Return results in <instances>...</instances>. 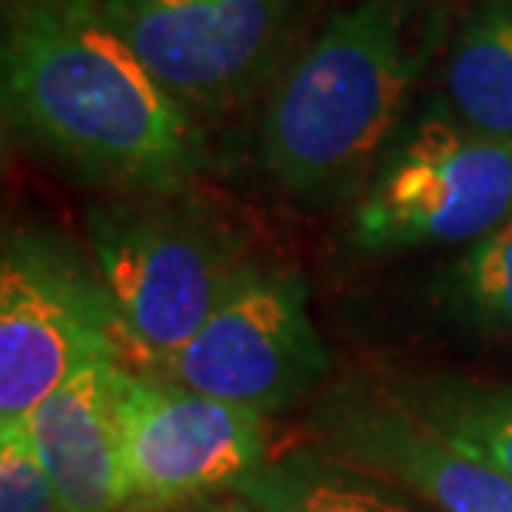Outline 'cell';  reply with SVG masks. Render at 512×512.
Wrapping results in <instances>:
<instances>
[{
	"label": "cell",
	"instance_id": "1",
	"mask_svg": "<svg viewBox=\"0 0 512 512\" xmlns=\"http://www.w3.org/2000/svg\"><path fill=\"white\" fill-rule=\"evenodd\" d=\"M0 80L7 124L87 177L167 193L200 170V120L94 0L20 7L4 30Z\"/></svg>",
	"mask_w": 512,
	"mask_h": 512
},
{
	"label": "cell",
	"instance_id": "2",
	"mask_svg": "<svg viewBox=\"0 0 512 512\" xmlns=\"http://www.w3.org/2000/svg\"><path fill=\"white\" fill-rule=\"evenodd\" d=\"M403 0H360L326 20L276 80L263 117V163L286 190L336 203L366 187L406 124L409 94L433 54Z\"/></svg>",
	"mask_w": 512,
	"mask_h": 512
},
{
	"label": "cell",
	"instance_id": "3",
	"mask_svg": "<svg viewBox=\"0 0 512 512\" xmlns=\"http://www.w3.org/2000/svg\"><path fill=\"white\" fill-rule=\"evenodd\" d=\"M90 240L117 360L137 373H157L183 350L253 266L227 227L180 207L94 210Z\"/></svg>",
	"mask_w": 512,
	"mask_h": 512
},
{
	"label": "cell",
	"instance_id": "4",
	"mask_svg": "<svg viewBox=\"0 0 512 512\" xmlns=\"http://www.w3.org/2000/svg\"><path fill=\"white\" fill-rule=\"evenodd\" d=\"M512 217V140L463 124L446 104L406 120L353 213L360 250L476 243Z\"/></svg>",
	"mask_w": 512,
	"mask_h": 512
},
{
	"label": "cell",
	"instance_id": "5",
	"mask_svg": "<svg viewBox=\"0 0 512 512\" xmlns=\"http://www.w3.org/2000/svg\"><path fill=\"white\" fill-rule=\"evenodd\" d=\"M117 353L97 270L50 233H10L0 256V426L27 419L80 366Z\"/></svg>",
	"mask_w": 512,
	"mask_h": 512
},
{
	"label": "cell",
	"instance_id": "6",
	"mask_svg": "<svg viewBox=\"0 0 512 512\" xmlns=\"http://www.w3.org/2000/svg\"><path fill=\"white\" fill-rule=\"evenodd\" d=\"M193 117H223L283 64L296 0H94Z\"/></svg>",
	"mask_w": 512,
	"mask_h": 512
},
{
	"label": "cell",
	"instance_id": "7",
	"mask_svg": "<svg viewBox=\"0 0 512 512\" xmlns=\"http://www.w3.org/2000/svg\"><path fill=\"white\" fill-rule=\"evenodd\" d=\"M326 370L330 356L306 310L303 280L253 263L193 340L147 376L266 416L310 393Z\"/></svg>",
	"mask_w": 512,
	"mask_h": 512
},
{
	"label": "cell",
	"instance_id": "8",
	"mask_svg": "<svg viewBox=\"0 0 512 512\" xmlns=\"http://www.w3.org/2000/svg\"><path fill=\"white\" fill-rule=\"evenodd\" d=\"M114 399L127 493L170 506L240 489L266 463L263 413L130 370L117 360Z\"/></svg>",
	"mask_w": 512,
	"mask_h": 512
},
{
	"label": "cell",
	"instance_id": "9",
	"mask_svg": "<svg viewBox=\"0 0 512 512\" xmlns=\"http://www.w3.org/2000/svg\"><path fill=\"white\" fill-rule=\"evenodd\" d=\"M340 453L396 479L439 512H512V483L423 416L373 396H343L323 416Z\"/></svg>",
	"mask_w": 512,
	"mask_h": 512
},
{
	"label": "cell",
	"instance_id": "10",
	"mask_svg": "<svg viewBox=\"0 0 512 512\" xmlns=\"http://www.w3.org/2000/svg\"><path fill=\"white\" fill-rule=\"evenodd\" d=\"M114 370L117 356L80 366L20 419L64 512H117L130 503Z\"/></svg>",
	"mask_w": 512,
	"mask_h": 512
},
{
	"label": "cell",
	"instance_id": "11",
	"mask_svg": "<svg viewBox=\"0 0 512 512\" xmlns=\"http://www.w3.org/2000/svg\"><path fill=\"white\" fill-rule=\"evenodd\" d=\"M443 104L463 124L512 140V0H483L449 40Z\"/></svg>",
	"mask_w": 512,
	"mask_h": 512
},
{
	"label": "cell",
	"instance_id": "12",
	"mask_svg": "<svg viewBox=\"0 0 512 512\" xmlns=\"http://www.w3.org/2000/svg\"><path fill=\"white\" fill-rule=\"evenodd\" d=\"M250 512H423L376 479L313 453L263 463L240 486Z\"/></svg>",
	"mask_w": 512,
	"mask_h": 512
},
{
	"label": "cell",
	"instance_id": "13",
	"mask_svg": "<svg viewBox=\"0 0 512 512\" xmlns=\"http://www.w3.org/2000/svg\"><path fill=\"white\" fill-rule=\"evenodd\" d=\"M426 419L439 433L489 459L512 483V389L436 396Z\"/></svg>",
	"mask_w": 512,
	"mask_h": 512
},
{
	"label": "cell",
	"instance_id": "14",
	"mask_svg": "<svg viewBox=\"0 0 512 512\" xmlns=\"http://www.w3.org/2000/svg\"><path fill=\"white\" fill-rule=\"evenodd\" d=\"M453 296L473 320L512 333V217L469 243L453 270Z\"/></svg>",
	"mask_w": 512,
	"mask_h": 512
},
{
	"label": "cell",
	"instance_id": "15",
	"mask_svg": "<svg viewBox=\"0 0 512 512\" xmlns=\"http://www.w3.org/2000/svg\"><path fill=\"white\" fill-rule=\"evenodd\" d=\"M0 512H64L24 423L0 426Z\"/></svg>",
	"mask_w": 512,
	"mask_h": 512
},
{
	"label": "cell",
	"instance_id": "16",
	"mask_svg": "<svg viewBox=\"0 0 512 512\" xmlns=\"http://www.w3.org/2000/svg\"><path fill=\"white\" fill-rule=\"evenodd\" d=\"M213 512H250V506L243 503V499H233V503H227V506H217Z\"/></svg>",
	"mask_w": 512,
	"mask_h": 512
}]
</instances>
